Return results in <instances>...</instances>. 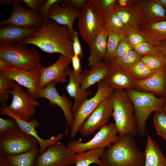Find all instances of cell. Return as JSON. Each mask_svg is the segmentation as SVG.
I'll return each instance as SVG.
<instances>
[{
    "mask_svg": "<svg viewBox=\"0 0 166 166\" xmlns=\"http://www.w3.org/2000/svg\"><path fill=\"white\" fill-rule=\"evenodd\" d=\"M72 39L68 26L49 20L44 22L31 37L18 43L34 45L46 53H58L70 57L74 55Z\"/></svg>",
    "mask_w": 166,
    "mask_h": 166,
    "instance_id": "cell-1",
    "label": "cell"
},
{
    "mask_svg": "<svg viewBox=\"0 0 166 166\" xmlns=\"http://www.w3.org/2000/svg\"><path fill=\"white\" fill-rule=\"evenodd\" d=\"M130 135L119 136L104 151L100 160L103 166H144L145 155Z\"/></svg>",
    "mask_w": 166,
    "mask_h": 166,
    "instance_id": "cell-2",
    "label": "cell"
},
{
    "mask_svg": "<svg viewBox=\"0 0 166 166\" xmlns=\"http://www.w3.org/2000/svg\"><path fill=\"white\" fill-rule=\"evenodd\" d=\"M133 105L138 135L143 137L147 134L146 125L152 112L161 111L166 105V97H158L153 93L134 89H125Z\"/></svg>",
    "mask_w": 166,
    "mask_h": 166,
    "instance_id": "cell-3",
    "label": "cell"
},
{
    "mask_svg": "<svg viewBox=\"0 0 166 166\" xmlns=\"http://www.w3.org/2000/svg\"><path fill=\"white\" fill-rule=\"evenodd\" d=\"M110 98L113 106L112 116L119 135H137L133 106L125 90H114Z\"/></svg>",
    "mask_w": 166,
    "mask_h": 166,
    "instance_id": "cell-4",
    "label": "cell"
},
{
    "mask_svg": "<svg viewBox=\"0 0 166 166\" xmlns=\"http://www.w3.org/2000/svg\"><path fill=\"white\" fill-rule=\"evenodd\" d=\"M0 58L14 67L27 70L37 68L41 61L37 49L18 43L0 44Z\"/></svg>",
    "mask_w": 166,
    "mask_h": 166,
    "instance_id": "cell-5",
    "label": "cell"
},
{
    "mask_svg": "<svg viewBox=\"0 0 166 166\" xmlns=\"http://www.w3.org/2000/svg\"><path fill=\"white\" fill-rule=\"evenodd\" d=\"M38 144L32 136L18 127L0 135V155H14L38 148Z\"/></svg>",
    "mask_w": 166,
    "mask_h": 166,
    "instance_id": "cell-6",
    "label": "cell"
},
{
    "mask_svg": "<svg viewBox=\"0 0 166 166\" xmlns=\"http://www.w3.org/2000/svg\"><path fill=\"white\" fill-rule=\"evenodd\" d=\"M97 86L95 94L85 100L73 113L74 120L70 133L72 138L76 135L81 124L88 116L102 101L110 98L114 91L103 80L97 83Z\"/></svg>",
    "mask_w": 166,
    "mask_h": 166,
    "instance_id": "cell-7",
    "label": "cell"
},
{
    "mask_svg": "<svg viewBox=\"0 0 166 166\" xmlns=\"http://www.w3.org/2000/svg\"><path fill=\"white\" fill-rule=\"evenodd\" d=\"M118 132L114 123L107 124L99 129L89 141L83 142L80 140L70 141L67 146L76 153L87 150L109 147L118 139Z\"/></svg>",
    "mask_w": 166,
    "mask_h": 166,
    "instance_id": "cell-8",
    "label": "cell"
},
{
    "mask_svg": "<svg viewBox=\"0 0 166 166\" xmlns=\"http://www.w3.org/2000/svg\"><path fill=\"white\" fill-rule=\"evenodd\" d=\"M79 33L89 45L103 30V18L95 6L88 0L78 18Z\"/></svg>",
    "mask_w": 166,
    "mask_h": 166,
    "instance_id": "cell-9",
    "label": "cell"
},
{
    "mask_svg": "<svg viewBox=\"0 0 166 166\" xmlns=\"http://www.w3.org/2000/svg\"><path fill=\"white\" fill-rule=\"evenodd\" d=\"M76 153L59 141L49 146L39 153L34 166H71L75 164Z\"/></svg>",
    "mask_w": 166,
    "mask_h": 166,
    "instance_id": "cell-10",
    "label": "cell"
},
{
    "mask_svg": "<svg viewBox=\"0 0 166 166\" xmlns=\"http://www.w3.org/2000/svg\"><path fill=\"white\" fill-rule=\"evenodd\" d=\"M6 93L13 95L12 102L7 106L12 113L26 121H28L35 114V107L39 106V103L19 85L15 83L12 89L7 90Z\"/></svg>",
    "mask_w": 166,
    "mask_h": 166,
    "instance_id": "cell-11",
    "label": "cell"
},
{
    "mask_svg": "<svg viewBox=\"0 0 166 166\" xmlns=\"http://www.w3.org/2000/svg\"><path fill=\"white\" fill-rule=\"evenodd\" d=\"M113 106L111 98L107 99L96 108L80 127L79 132L83 136L93 133L107 124L112 116Z\"/></svg>",
    "mask_w": 166,
    "mask_h": 166,
    "instance_id": "cell-12",
    "label": "cell"
},
{
    "mask_svg": "<svg viewBox=\"0 0 166 166\" xmlns=\"http://www.w3.org/2000/svg\"><path fill=\"white\" fill-rule=\"evenodd\" d=\"M39 66L36 69L27 70L13 66L0 70V73L27 88V91L35 99L38 98L40 78Z\"/></svg>",
    "mask_w": 166,
    "mask_h": 166,
    "instance_id": "cell-13",
    "label": "cell"
},
{
    "mask_svg": "<svg viewBox=\"0 0 166 166\" xmlns=\"http://www.w3.org/2000/svg\"><path fill=\"white\" fill-rule=\"evenodd\" d=\"M18 2L12 5L10 17L0 22V26L12 25L25 28L40 27L44 22L38 12L24 7Z\"/></svg>",
    "mask_w": 166,
    "mask_h": 166,
    "instance_id": "cell-14",
    "label": "cell"
},
{
    "mask_svg": "<svg viewBox=\"0 0 166 166\" xmlns=\"http://www.w3.org/2000/svg\"><path fill=\"white\" fill-rule=\"evenodd\" d=\"M3 105L2 107H0V114L14 119L19 128L35 138L38 142L40 153L43 152L49 146L59 141L63 138V135L61 133L48 139H42L39 136L36 131L40 124L36 119H32L30 121H24L11 112L6 104Z\"/></svg>",
    "mask_w": 166,
    "mask_h": 166,
    "instance_id": "cell-15",
    "label": "cell"
},
{
    "mask_svg": "<svg viewBox=\"0 0 166 166\" xmlns=\"http://www.w3.org/2000/svg\"><path fill=\"white\" fill-rule=\"evenodd\" d=\"M71 62L70 57L60 54L57 60L49 66L44 67L40 64L39 66L40 72L39 89H43L52 81L57 83L67 82V74L65 71Z\"/></svg>",
    "mask_w": 166,
    "mask_h": 166,
    "instance_id": "cell-16",
    "label": "cell"
},
{
    "mask_svg": "<svg viewBox=\"0 0 166 166\" xmlns=\"http://www.w3.org/2000/svg\"><path fill=\"white\" fill-rule=\"evenodd\" d=\"M57 83L55 81L50 82L43 89H39L38 98H46L51 105H57L59 106L64 113L68 125L70 128L74 120L72 112L73 104L66 96L59 94L55 86Z\"/></svg>",
    "mask_w": 166,
    "mask_h": 166,
    "instance_id": "cell-17",
    "label": "cell"
},
{
    "mask_svg": "<svg viewBox=\"0 0 166 166\" xmlns=\"http://www.w3.org/2000/svg\"><path fill=\"white\" fill-rule=\"evenodd\" d=\"M108 73L103 81L112 89L115 90L134 89L137 80L113 61L109 62Z\"/></svg>",
    "mask_w": 166,
    "mask_h": 166,
    "instance_id": "cell-18",
    "label": "cell"
},
{
    "mask_svg": "<svg viewBox=\"0 0 166 166\" xmlns=\"http://www.w3.org/2000/svg\"><path fill=\"white\" fill-rule=\"evenodd\" d=\"M134 89L166 97V66L155 70L144 79L137 80Z\"/></svg>",
    "mask_w": 166,
    "mask_h": 166,
    "instance_id": "cell-19",
    "label": "cell"
},
{
    "mask_svg": "<svg viewBox=\"0 0 166 166\" xmlns=\"http://www.w3.org/2000/svg\"><path fill=\"white\" fill-rule=\"evenodd\" d=\"M81 11L69 7L61 6L58 2L53 5L49 11L48 18L53 20L58 24L68 27L73 38L74 31L73 26L74 22L79 18Z\"/></svg>",
    "mask_w": 166,
    "mask_h": 166,
    "instance_id": "cell-20",
    "label": "cell"
},
{
    "mask_svg": "<svg viewBox=\"0 0 166 166\" xmlns=\"http://www.w3.org/2000/svg\"><path fill=\"white\" fill-rule=\"evenodd\" d=\"M65 71L69 77V81L66 87V90L69 96L74 99L72 109L73 113L87 99V98L92 94V92L81 88V74L75 73L68 67L66 68Z\"/></svg>",
    "mask_w": 166,
    "mask_h": 166,
    "instance_id": "cell-21",
    "label": "cell"
},
{
    "mask_svg": "<svg viewBox=\"0 0 166 166\" xmlns=\"http://www.w3.org/2000/svg\"><path fill=\"white\" fill-rule=\"evenodd\" d=\"M114 11L124 26L141 29L147 24L144 15L136 4L123 7L116 3Z\"/></svg>",
    "mask_w": 166,
    "mask_h": 166,
    "instance_id": "cell-22",
    "label": "cell"
},
{
    "mask_svg": "<svg viewBox=\"0 0 166 166\" xmlns=\"http://www.w3.org/2000/svg\"><path fill=\"white\" fill-rule=\"evenodd\" d=\"M39 27L25 28L12 25L0 27V44H11L31 37Z\"/></svg>",
    "mask_w": 166,
    "mask_h": 166,
    "instance_id": "cell-23",
    "label": "cell"
},
{
    "mask_svg": "<svg viewBox=\"0 0 166 166\" xmlns=\"http://www.w3.org/2000/svg\"><path fill=\"white\" fill-rule=\"evenodd\" d=\"M110 67L109 62L100 61L89 70H82L81 75V88L87 90L96 83L103 80L107 74Z\"/></svg>",
    "mask_w": 166,
    "mask_h": 166,
    "instance_id": "cell-24",
    "label": "cell"
},
{
    "mask_svg": "<svg viewBox=\"0 0 166 166\" xmlns=\"http://www.w3.org/2000/svg\"><path fill=\"white\" fill-rule=\"evenodd\" d=\"M108 40L107 32L102 30L89 45L90 55L87 58L91 67L105 59Z\"/></svg>",
    "mask_w": 166,
    "mask_h": 166,
    "instance_id": "cell-25",
    "label": "cell"
},
{
    "mask_svg": "<svg viewBox=\"0 0 166 166\" xmlns=\"http://www.w3.org/2000/svg\"><path fill=\"white\" fill-rule=\"evenodd\" d=\"M136 4L147 23L166 20V10L154 0H137Z\"/></svg>",
    "mask_w": 166,
    "mask_h": 166,
    "instance_id": "cell-26",
    "label": "cell"
},
{
    "mask_svg": "<svg viewBox=\"0 0 166 166\" xmlns=\"http://www.w3.org/2000/svg\"><path fill=\"white\" fill-rule=\"evenodd\" d=\"M140 30L147 42L154 46L166 41V20L147 23Z\"/></svg>",
    "mask_w": 166,
    "mask_h": 166,
    "instance_id": "cell-27",
    "label": "cell"
},
{
    "mask_svg": "<svg viewBox=\"0 0 166 166\" xmlns=\"http://www.w3.org/2000/svg\"><path fill=\"white\" fill-rule=\"evenodd\" d=\"M40 153L38 148L17 155H0V165L2 166H34Z\"/></svg>",
    "mask_w": 166,
    "mask_h": 166,
    "instance_id": "cell-28",
    "label": "cell"
},
{
    "mask_svg": "<svg viewBox=\"0 0 166 166\" xmlns=\"http://www.w3.org/2000/svg\"><path fill=\"white\" fill-rule=\"evenodd\" d=\"M147 143L144 152L145 161L144 166H166V158L157 143L147 134Z\"/></svg>",
    "mask_w": 166,
    "mask_h": 166,
    "instance_id": "cell-29",
    "label": "cell"
},
{
    "mask_svg": "<svg viewBox=\"0 0 166 166\" xmlns=\"http://www.w3.org/2000/svg\"><path fill=\"white\" fill-rule=\"evenodd\" d=\"M104 149L98 148L76 153L74 156L75 166H89L93 164L103 166L100 158Z\"/></svg>",
    "mask_w": 166,
    "mask_h": 166,
    "instance_id": "cell-30",
    "label": "cell"
},
{
    "mask_svg": "<svg viewBox=\"0 0 166 166\" xmlns=\"http://www.w3.org/2000/svg\"><path fill=\"white\" fill-rule=\"evenodd\" d=\"M108 40L106 56L104 61L108 62L114 61L116 57L118 44L120 41L124 37L123 29L107 32Z\"/></svg>",
    "mask_w": 166,
    "mask_h": 166,
    "instance_id": "cell-31",
    "label": "cell"
},
{
    "mask_svg": "<svg viewBox=\"0 0 166 166\" xmlns=\"http://www.w3.org/2000/svg\"><path fill=\"white\" fill-rule=\"evenodd\" d=\"M140 61L153 70L166 66V58L161 53L141 56Z\"/></svg>",
    "mask_w": 166,
    "mask_h": 166,
    "instance_id": "cell-32",
    "label": "cell"
},
{
    "mask_svg": "<svg viewBox=\"0 0 166 166\" xmlns=\"http://www.w3.org/2000/svg\"><path fill=\"white\" fill-rule=\"evenodd\" d=\"M103 29L107 32L124 29V26L114 11L109 12L103 17Z\"/></svg>",
    "mask_w": 166,
    "mask_h": 166,
    "instance_id": "cell-33",
    "label": "cell"
},
{
    "mask_svg": "<svg viewBox=\"0 0 166 166\" xmlns=\"http://www.w3.org/2000/svg\"><path fill=\"white\" fill-rule=\"evenodd\" d=\"M124 70L137 80H142L147 78L155 71L149 69L140 61Z\"/></svg>",
    "mask_w": 166,
    "mask_h": 166,
    "instance_id": "cell-34",
    "label": "cell"
},
{
    "mask_svg": "<svg viewBox=\"0 0 166 166\" xmlns=\"http://www.w3.org/2000/svg\"><path fill=\"white\" fill-rule=\"evenodd\" d=\"M140 57V55L134 50H132L121 57L115 58L114 61L119 66L124 69L139 61Z\"/></svg>",
    "mask_w": 166,
    "mask_h": 166,
    "instance_id": "cell-35",
    "label": "cell"
},
{
    "mask_svg": "<svg viewBox=\"0 0 166 166\" xmlns=\"http://www.w3.org/2000/svg\"><path fill=\"white\" fill-rule=\"evenodd\" d=\"M124 37L132 45L147 42L146 38L140 29L130 26H124Z\"/></svg>",
    "mask_w": 166,
    "mask_h": 166,
    "instance_id": "cell-36",
    "label": "cell"
},
{
    "mask_svg": "<svg viewBox=\"0 0 166 166\" xmlns=\"http://www.w3.org/2000/svg\"><path fill=\"white\" fill-rule=\"evenodd\" d=\"M153 121L157 134L166 142V116L162 110L155 112Z\"/></svg>",
    "mask_w": 166,
    "mask_h": 166,
    "instance_id": "cell-37",
    "label": "cell"
},
{
    "mask_svg": "<svg viewBox=\"0 0 166 166\" xmlns=\"http://www.w3.org/2000/svg\"><path fill=\"white\" fill-rule=\"evenodd\" d=\"M15 84L14 81L0 73V102L3 105L6 104L9 97L6 91L12 89Z\"/></svg>",
    "mask_w": 166,
    "mask_h": 166,
    "instance_id": "cell-38",
    "label": "cell"
},
{
    "mask_svg": "<svg viewBox=\"0 0 166 166\" xmlns=\"http://www.w3.org/2000/svg\"><path fill=\"white\" fill-rule=\"evenodd\" d=\"M96 7L103 17L106 13L114 11L117 0H89Z\"/></svg>",
    "mask_w": 166,
    "mask_h": 166,
    "instance_id": "cell-39",
    "label": "cell"
},
{
    "mask_svg": "<svg viewBox=\"0 0 166 166\" xmlns=\"http://www.w3.org/2000/svg\"><path fill=\"white\" fill-rule=\"evenodd\" d=\"M132 46L133 50L141 57L160 53L154 46L148 42H143Z\"/></svg>",
    "mask_w": 166,
    "mask_h": 166,
    "instance_id": "cell-40",
    "label": "cell"
},
{
    "mask_svg": "<svg viewBox=\"0 0 166 166\" xmlns=\"http://www.w3.org/2000/svg\"><path fill=\"white\" fill-rule=\"evenodd\" d=\"M18 127L16 121L14 119H5L0 117V135Z\"/></svg>",
    "mask_w": 166,
    "mask_h": 166,
    "instance_id": "cell-41",
    "label": "cell"
},
{
    "mask_svg": "<svg viewBox=\"0 0 166 166\" xmlns=\"http://www.w3.org/2000/svg\"><path fill=\"white\" fill-rule=\"evenodd\" d=\"M132 50L133 49L131 45L124 37L120 41L118 44L115 58L121 57Z\"/></svg>",
    "mask_w": 166,
    "mask_h": 166,
    "instance_id": "cell-42",
    "label": "cell"
},
{
    "mask_svg": "<svg viewBox=\"0 0 166 166\" xmlns=\"http://www.w3.org/2000/svg\"><path fill=\"white\" fill-rule=\"evenodd\" d=\"M59 1L60 0H46L41 6L37 12L44 22H46L49 20L48 15L51 6Z\"/></svg>",
    "mask_w": 166,
    "mask_h": 166,
    "instance_id": "cell-43",
    "label": "cell"
},
{
    "mask_svg": "<svg viewBox=\"0 0 166 166\" xmlns=\"http://www.w3.org/2000/svg\"><path fill=\"white\" fill-rule=\"evenodd\" d=\"M87 1L86 0H60L59 2L63 7H69L81 11Z\"/></svg>",
    "mask_w": 166,
    "mask_h": 166,
    "instance_id": "cell-44",
    "label": "cell"
},
{
    "mask_svg": "<svg viewBox=\"0 0 166 166\" xmlns=\"http://www.w3.org/2000/svg\"><path fill=\"white\" fill-rule=\"evenodd\" d=\"M73 48L74 55L79 56L81 58L84 57L81 43L79 40L78 34L76 30H74L72 38Z\"/></svg>",
    "mask_w": 166,
    "mask_h": 166,
    "instance_id": "cell-45",
    "label": "cell"
},
{
    "mask_svg": "<svg viewBox=\"0 0 166 166\" xmlns=\"http://www.w3.org/2000/svg\"><path fill=\"white\" fill-rule=\"evenodd\" d=\"M45 1V0H22V2L24 3L27 9L37 12Z\"/></svg>",
    "mask_w": 166,
    "mask_h": 166,
    "instance_id": "cell-46",
    "label": "cell"
},
{
    "mask_svg": "<svg viewBox=\"0 0 166 166\" xmlns=\"http://www.w3.org/2000/svg\"><path fill=\"white\" fill-rule=\"evenodd\" d=\"M70 57L73 67V71L76 73L80 74L82 71L80 62L81 58L79 56L74 55Z\"/></svg>",
    "mask_w": 166,
    "mask_h": 166,
    "instance_id": "cell-47",
    "label": "cell"
},
{
    "mask_svg": "<svg viewBox=\"0 0 166 166\" xmlns=\"http://www.w3.org/2000/svg\"><path fill=\"white\" fill-rule=\"evenodd\" d=\"M137 0H118L117 4L120 6L123 7H128L135 4Z\"/></svg>",
    "mask_w": 166,
    "mask_h": 166,
    "instance_id": "cell-48",
    "label": "cell"
},
{
    "mask_svg": "<svg viewBox=\"0 0 166 166\" xmlns=\"http://www.w3.org/2000/svg\"><path fill=\"white\" fill-rule=\"evenodd\" d=\"M155 47L166 58V41L161 42Z\"/></svg>",
    "mask_w": 166,
    "mask_h": 166,
    "instance_id": "cell-49",
    "label": "cell"
},
{
    "mask_svg": "<svg viewBox=\"0 0 166 166\" xmlns=\"http://www.w3.org/2000/svg\"><path fill=\"white\" fill-rule=\"evenodd\" d=\"M22 2V0H1L0 4L2 6H7L18 2Z\"/></svg>",
    "mask_w": 166,
    "mask_h": 166,
    "instance_id": "cell-50",
    "label": "cell"
},
{
    "mask_svg": "<svg viewBox=\"0 0 166 166\" xmlns=\"http://www.w3.org/2000/svg\"><path fill=\"white\" fill-rule=\"evenodd\" d=\"M12 66L11 64L0 58V70L7 69Z\"/></svg>",
    "mask_w": 166,
    "mask_h": 166,
    "instance_id": "cell-51",
    "label": "cell"
},
{
    "mask_svg": "<svg viewBox=\"0 0 166 166\" xmlns=\"http://www.w3.org/2000/svg\"><path fill=\"white\" fill-rule=\"evenodd\" d=\"M154 1L166 9V0H154Z\"/></svg>",
    "mask_w": 166,
    "mask_h": 166,
    "instance_id": "cell-52",
    "label": "cell"
},
{
    "mask_svg": "<svg viewBox=\"0 0 166 166\" xmlns=\"http://www.w3.org/2000/svg\"><path fill=\"white\" fill-rule=\"evenodd\" d=\"M162 111L166 116V105H165L162 109Z\"/></svg>",
    "mask_w": 166,
    "mask_h": 166,
    "instance_id": "cell-53",
    "label": "cell"
},
{
    "mask_svg": "<svg viewBox=\"0 0 166 166\" xmlns=\"http://www.w3.org/2000/svg\"><path fill=\"white\" fill-rule=\"evenodd\" d=\"M0 166H2L0 165Z\"/></svg>",
    "mask_w": 166,
    "mask_h": 166,
    "instance_id": "cell-54",
    "label": "cell"
},
{
    "mask_svg": "<svg viewBox=\"0 0 166 166\" xmlns=\"http://www.w3.org/2000/svg\"></svg>",
    "mask_w": 166,
    "mask_h": 166,
    "instance_id": "cell-55",
    "label": "cell"
}]
</instances>
